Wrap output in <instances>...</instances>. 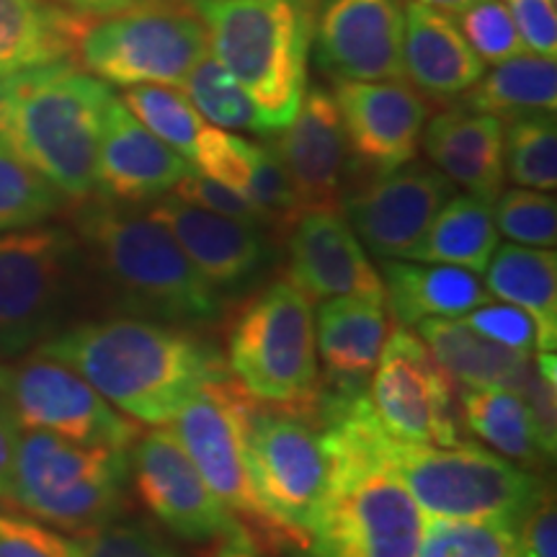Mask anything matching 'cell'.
<instances>
[{"mask_svg": "<svg viewBox=\"0 0 557 557\" xmlns=\"http://www.w3.org/2000/svg\"><path fill=\"white\" fill-rule=\"evenodd\" d=\"M329 487L310 529V557H418L426 517L387 459V431L361 389L320 406Z\"/></svg>", "mask_w": 557, "mask_h": 557, "instance_id": "cell-1", "label": "cell"}, {"mask_svg": "<svg viewBox=\"0 0 557 557\" xmlns=\"http://www.w3.org/2000/svg\"><path fill=\"white\" fill-rule=\"evenodd\" d=\"M81 374L103 400L145 426H165L227 364L189 331L145 318L88 320L34 348Z\"/></svg>", "mask_w": 557, "mask_h": 557, "instance_id": "cell-2", "label": "cell"}, {"mask_svg": "<svg viewBox=\"0 0 557 557\" xmlns=\"http://www.w3.org/2000/svg\"><path fill=\"white\" fill-rule=\"evenodd\" d=\"M109 83L73 60L0 78V145L47 178L65 199L96 191Z\"/></svg>", "mask_w": 557, "mask_h": 557, "instance_id": "cell-3", "label": "cell"}, {"mask_svg": "<svg viewBox=\"0 0 557 557\" xmlns=\"http://www.w3.org/2000/svg\"><path fill=\"white\" fill-rule=\"evenodd\" d=\"M75 222L122 308L169 325H201L222 315L214 284L148 212L99 197L86 199Z\"/></svg>", "mask_w": 557, "mask_h": 557, "instance_id": "cell-4", "label": "cell"}, {"mask_svg": "<svg viewBox=\"0 0 557 557\" xmlns=\"http://www.w3.org/2000/svg\"><path fill=\"white\" fill-rule=\"evenodd\" d=\"M201 21L209 52L238 78L271 135L295 116L308 88L320 0H178Z\"/></svg>", "mask_w": 557, "mask_h": 557, "instance_id": "cell-5", "label": "cell"}, {"mask_svg": "<svg viewBox=\"0 0 557 557\" xmlns=\"http://www.w3.org/2000/svg\"><path fill=\"white\" fill-rule=\"evenodd\" d=\"M127 449L88 447L50 431L18 434L9 504L65 532H88L122 513Z\"/></svg>", "mask_w": 557, "mask_h": 557, "instance_id": "cell-6", "label": "cell"}, {"mask_svg": "<svg viewBox=\"0 0 557 557\" xmlns=\"http://www.w3.org/2000/svg\"><path fill=\"white\" fill-rule=\"evenodd\" d=\"M227 369L248 395L271 406L323 398L312 299L289 278L246 299L227 325Z\"/></svg>", "mask_w": 557, "mask_h": 557, "instance_id": "cell-7", "label": "cell"}, {"mask_svg": "<svg viewBox=\"0 0 557 557\" xmlns=\"http://www.w3.org/2000/svg\"><path fill=\"white\" fill-rule=\"evenodd\" d=\"M385 449L426 519L513 527L549 485L540 472L468 442L429 447L387 436Z\"/></svg>", "mask_w": 557, "mask_h": 557, "instance_id": "cell-8", "label": "cell"}, {"mask_svg": "<svg viewBox=\"0 0 557 557\" xmlns=\"http://www.w3.org/2000/svg\"><path fill=\"white\" fill-rule=\"evenodd\" d=\"M320 398L310 406H271L253 400L248 413V472L261 504L292 545L308 549L320 500L329 487Z\"/></svg>", "mask_w": 557, "mask_h": 557, "instance_id": "cell-9", "label": "cell"}, {"mask_svg": "<svg viewBox=\"0 0 557 557\" xmlns=\"http://www.w3.org/2000/svg\"><path fill=\"white\" fill-rule=\"evenodd\" d=\"M253 400L225 367L181 406L171 431L209 491L253 534L256 545L267 549L295 547L261 504L248 472L246 429Z\"/></svg>", "mask_w": 557, "mask_h": 557, "instance_id": "cell-10", "label": "cell"}, {"mask_svg": "<svg viewBox=\"0 0 557 557\" xmlns=\"http://www.w3.org/2000/svg\"><path fill=\"white\" fill-rule=\"evenodd\" d=\"M209 54L201 21L178 0H143L86 24L75 58L111 86H176Z\"/></svg>", "mask_w": 557, "mask_h": 557, "instance_id": "cell-11", "label": "cell"}, {"mask_svg": "<svg viewBox=\"0 0 557 557\" xmlns=\"http://www.w3.org/2000/svg\"><path fill=\"white\" fill-rule=\"evenodd\" d=\"M0 413L18 431H50L88 447L129 449L143 434L75 369L37 351L0 364Z\"/></svg>", "mask_w": 557, "mask_h": 557, "instance_id": "cell-12", "label": "cell"}, {"mask_svg": "<svg viewBox=\"0 0 557 557\" xmlns=\"http://www.w3.org/2000/svg\"><path fill=\"white\" fill-rule=\"evenodd\" d=\"M75 253L62 227L0 230V354L21 357L60 331Z\"/></svg>", "mask_w": 557, "mask_h": 557, "instance_id": "cell-13", "label": "cell"}, {"mask_svg": "<svg viewBox=\"0 0 557 557\" xmlns=\"http://www.w3.org/2000/svg\"><path fill=\"white\" fill-rule=\"evenodd\" d=\"M369 400L382 426L398 442L429 447L462 444L455 382L436 364L418 333H410L406 325L395 323L382 346Z\"/></svg>", "mask_w": 557, "mask_h": 557, "instance_id": "cell-14", "label": "cell"}, {"mask_svg": "<svg viewBox=\"0 0 557 557\" xmlns=\"http://www.w3.org/2000/svg\"><path fill=\"white\" fill-rule=\"evenodd\" d=\"M451 197L455 184L442 171L408 160L389 171H369L344 191L341 212L367 253L385 261L410 259Z\"/></svg>", "mask_w": 557, "mask_h": 557, "instance_id": "cell-15", "label": "cell"}, {"mask_svg": "<svg viewBox=\"0 0 557 557\" xmlns=\"http://www.w3.org/2000/svg\"><path fill=\"white\" fill-rule=\"evenodd\" d=\"M129 449V480L139 504L181 540L212 542L240 524L209 491L171 426L139 434Z\"/></svg>", "mask_w": 557, "mask_h": 557, "instance_id": "cell-16", "label": "cell"}, {"mask_svg": "<svg viewBox=\"0 0 557 557\" xmlns=\"http://www.w3.org/2000/svg\"><path fill=\"white\" fill-rule=\"evenodd\" d=\"M403 0H320L312 58L331 81H403Z\"/></svg>", "mask_w": 557, "mask_h": 557, "instance_id": "cell-17", "label": "cell"}, {"mask_svg": "<svg viewBox=\"0 0 557 557\" xmlns=\"http://www.w3.org/2000/svg\"><path fill=\"white\" fill-rule=\"evenodd\" d=\"M333 99L354 165L389 171L416 160L429 103L403 81H333Z\"/></svg>", "mask_w": 557, "mask_h": 557, "instance_id": "cell-18", "label": "cell"}, {"mask_svg": "<svg viewBox=\"0 0 557 557\" xmlns=\"http://www.w3.org/2000/svg\"><path fill=\"white\" fill-rule=\"evenodd\" d=\"M271 137L269 148L287 171L302 212H341L348 145L333 90L308 83L292 122Z\"/></svg>", "mask_w": 557, "mask_h": 557, "instance_id": "cell-19", "label": "cell"}, {"mask_svg": "<svg viewBox=\"0 0 557 557\" xmlns=\"http://www.w3.org/2000/svg\"><path fill=\"white\" fill-rule=\"evenodd\" d=\"M289 282L310 299L367 297L385 302V284L344 212H302L287 235Z\"/></svg>", "mask_w": 557, "mask_h": 557, "instance_id": "cell-20", "label": "cell"}, {"mask_svg": "<svg viewBox=\"0 0 557 557\" xmlns=\"http://www.w3.org/2000/svg\"><path fill=\"white\" fill-rule=\"evenodd\" d=\"M189 171V160L152 135L111 96L96 158V191L101 199L132 207L148 205L171 194Z\"/></svg>", "mask_w": 557, "mask_h": 557, "instance_id": "cell-21", "label": "cell"}, {"mask_svg": "<svg viewBox=\"0 0 557 557\" xmlns=\"http://www.w3.org/2000/svg\"><path fill=\"white\" fill-rule=\"evenodd\" d=\"M148 214L169 230L214 287H233L267 259V235L253 222L207 212L173 194L152 201Z\"/></svg>", "mask_w": 557, "mask_h": 557, "instance_id": "cell-22", "label": "cell"}, {"mask_svg": "<svg viewBox=\"0 0 557 557\" xmlns=\"http://www.w3.org/2000/svg\"><path fill=\"white\" fill-rule=\"evenodd\" d=\"M403 73L418 94L449 101L483 78L485 62L449 13L410 0L403 26Z\"/></svg>", "mask_w": 557, "mask_h": 557, "instance_id": "cell-23", "label": "cell"}, {"mask_svg": "<svg viewBox=\"0 0 557 557\" xmlns=\"http://www.w3.org/2000/svg\"><path fill=\"white\" fill-rule=\"evenodd\" d=\"M421 139L431 165L455 186L485 201L504 191V120L457 103L436 114Z\"/></svg>", "mask_w": 557, "mask_h": 557, "instance_id": "cell-24", "label": "cell"}, {"mask_svg": "<svg viewBox=\"0 0 557 557\" xmlns=\"http://www.w3.org/2000/svg\"><path fill=\"white\" fill-rule=\"evenodd\" d=\"M387 336L389 315L377 299L331 297L315 312L318 357L341 393L364 387Z\"/></svg>", "mask_w": 557, "mask_h": 557, "instance_id": "cell-25", "label": "cell"}, {"mask_svg": "<svg viewBox=\"0 0 557 557\" xmlns=\"http://www.w3.org/2000/svg\"><path fill=\"white\" fill-rule=\"evenodd\" d=\"M382 284L400 325H418L426 318H462L491 302V292L478 274L449 263L389 259L382 263Z\"/></svg>", "mask_w": 557, "mask_h": 557, "instance_id": "cell-26", "label": "cell"}, {"mask_svg": "<svg viewBox=\"0 0 557 557\" xmlns=\"http://www.w3.org/2000/svg\"><path fill=\"white\" fill-rule=\"evenodd\" d=\"M88 21L54 0H0V78L73 60Z\"/></svg>", "mask_w": 557, "mask_h": 557, "instance_id": "cell-27", "label": "cell"}, {"mask_svg": "<svg viewBox=\"0 0 557 557\" xmlns=\"http://www.w3.org/2000/svg\"><path fill=\"white\" fill-rule=\"evenodd\" d=\"M436 364L462 387L513 389L532 354L511 351L480 336L457 318H426L416 325Z\"/></svg>", "mask_w": 557, "mask_h": 557, "instance_id": "cell-28", "label": "cell"}, {"mask_svg": "<svg viewBox=\"0 0 557 557\" xmlns=\"http://www.w3.org/2000/svg\"><path fill=\"white\" fill-rule=\"evenodd\" d=\"M487 292L500 302L517 305L534 318L540 351L557 344V256L555 248H532L506 243L493 250L485 267Z\"/></svg>", "mask_w": 557, "mask_h": 557, "instance_id": "cell-29", "label": "cell"}, {"mask_svg": "<svg viewBox=\"0 0 557 557\" xmlns=\"http://www.w3.org/2000/svg\"><path fill=\"white\" fill-rule=\"evenodd\" d=\"M457 400L468 429L485 444H491L500 457H508L511 462L524 465L534 472H540L555 457L532 410L511 389L462 387Z\"/></svg>", "mask_w": 557, "mask_h": 557, "instance_id": "cell-30", "label": "cell"}, {"mask_svg": "<svg viewBox=\"0 0 557 557\" xmlns=\"http://www.w3.org/2000/svg\"><path fill=\"white\" fill-rule=\"evenodd\" d=\"M498 227L493 220V201L472 194H455L438 209L429 233L418 243L410 259L449 263L483 274L493 250L498 248Z\"/></svg>", "mask_w": 557, "mask_h": 557, "instance_id": "cell-31", "label": "cell"}, {"mask_svg": "<svg viewBox=\"0 0 557 557\" xmlns=\"http://www.w3.org/2000/svg\"><path fill=\"white\" fill-rule=\"evenodd\" d=\"M459 103L472 111L493 114L498 120H513L521 114L557 109V65L555 58L524 52L498 62L491 73H483Z\"/></svg>", "mask_w": 557, "mask_h": 557, "instance_id": "cell-32", "label": "cell"}, {"mask_svg": "<svg viewBox=\"0 0 557 557\" xmlns=\"http://www.w3.org/2000/svg\"><path fill=\"white\" fill-rule=\"evenodd\" d=\"M181 90L194 103V109L199 111L201 120L212 122L214 127L271 137L248 90L212 52L186 75Z\"/></svg>", "mask_w": 557, "mask_h": 557, "instance_id": "cell-33", "label": "cell"}, {"mask_svg": "<svg viewBox=\"0 0 557 557\" xmlns=\"http://www.w3.org/2000/svg\"><path fill=\"white\" fill-rule=\"evenodd\" d=\"M504 169L517 186L555 191L557 186V124L555 114L534 111L504 124Z\"/></svg>", "mask_w": 557, "mask_h": 557, "instance_id": "cell-34", "label": "cell"}, {"mask_svg": "<svg viewBox=\"0 0 557 557\" xmlns=\"http://www.w3.org/2000/svg\"><path fill=\"white\" fill-rule=\"evenodd\" d=\"M120 101L129 109V114L139 124H145L152 135L163 139L181 158H194L197 137L207 124L201 120L199 111L194 109V103L186 99L184 90L176 86L148 83V86L127 88Z\"/></svg>", "mask_w": 557, "mask_h": 557, "instance_id": "cell-35", "label": "cell"}, {"mask_svg": "<svg viewBox=\"0 0 557 557\" xmlns=\"http://www.w3.org/2000/svg\"><path fill=\"white\" fill-rule=\"evenodd\" d=\"M65 197L0 145V230L32 227L52 218Z\"/></svg>", "mask_w": 557, "mask_h": 557, "instance_id": "cell-36", "label": "cell"}, {"mask_svg": "<svg viewBox=\"0 0 557 557\" xmlns=\"http://www.w3.org/2000/svg\"><path fill=\"white\" fill-rule=\"evenodd\" d=\"M418 557H513V527L426 519Z\"/></svg>", "mask_w": 557, "mask_h": 557, "instance_id": "cell-37", "label": "cell"}, {"mask_svg": "<svg viewBox=\"0 0 557 557\" xmlns=\"http://www.w3.org/2000/svg\"><path fill=\"white\" fill-rule=\"evenodd\" d=\"M493 220L498 233L511 243L532 248H555L557 243V201L553 191L517 189L500 191L493 201Z\"/></svg>", "mask_w": 557, "mask_h": 557, "instance_id": "cell-38", "label": "cell"}, {"mask_svg": "<svg viewBox=\"0 0 557 557\" xmlns=\"http://www.w3.org/2000/svg\"><path fill=\"white\" fill-rule=\"evenodd\" d=\"M459 32L485 65H498L529 52L504 0H480L457 16Z\"/></svg>", "mask_w": 557, "mask_h": 557, "instance_id": "cell-39", "label": "cell"}, {"mask_svg": "<svg viewBox=\"0 0 557 557\" xmlns=\"http://www.w3.org/2000/svg\"><path fill=\"white\" fill-rule=\"evenodd\" d=\"M75 557H184L148 521H109L75 534Z\"/></svg>", "mask_w": 557, "mask_h": 557, "instance_id": "cell-40", "label": "cell"}, {"mask_svg": "<svg viewBox=\"0 0 557 557\" xmlns=\"http://www.w3.org/2000/svg\"><path fill=\"white\" fill-rule=\"evenodd\" d=\"M472 331L485 336L493 344H500L511 351L532 354L540 351V331L534 318L527 310L508 302H485L459 318Z\"/></svg>", "mask_w": 557, "mask_h": 557, "instance_id": "cell-41", "label": "cell"}, {"mask_svg": "<svg viewBox=\"0 0 557 557\" xmlns=\"http://www.w3.org/2000/svg\"><path fill=\"white\" fill-rule=\"evenodd\" d=\"M0 557H75V547L37 519L0 513Z\"/></svg>", "mask_w": 557, "mask_h": 557, "instance_id": "cell-42", "label": "cell"}, {"mask_svg": "<svg viewBox=\"0 0 557 557\" xmlns=\"http://www.w3.org/2000/svg\"><path fill=\"white\" fill-rule=\"evenodd\" d=\"M171 194L173 197L189 201V205H194V207L207 209V212H218V214H225V218L246 220V222H253V225L263 227L256 207L250 205L243 194L233 191L230 186L220 184V181L205 176L201 171L191 169L184 178L178 181L176 186H173Z\"/></svg>", "mask_w": 557, "mask_h": 557, "instance_id": "cell-43", "label": "cell"}, {"mask_svg": "<svg viewBox=\"0 0 557 557\" xmlns=\"http://www.w3.org/2000/svg\"><path fill=\"white\" fill-rule=\"evenodd\" d=\"M513 557H557V506L553 485L513 524Z\"/></svg>", "mask_w": 557, "mask_h": 557, "instance_id": "cell-44", "label": "cell"}, {"mask_svg": "<svg viewBox=\"0 0 557 557\" xmlns=\"http://www.w3.org/2000/svg\"><path fill=\"white\" fill-rule=\"evenodd\" d=\"M527 50L555 58L557 54V0H504Z\"/></svg>", "mask_w": 557, "mask_h": 557, "instance_id": "cell-45", "label": "cell"}, {"mask_svg": "<svg viewBox=\"0 0 557 557\" xmlns=\"http://www.w3.org/2000/svg\"><path fill=\"white\" fill-rule=\"evenodd\" d=\"M18 426L0 413V500L9 504L13 468H16V447H18Z\"/></svg>", "mask_w": 557, "mask_h": 557, "instance_id": "cell-46", "label": "cell"}, {"mask_svg": "<svg viewBox=\"0 0 557 557\" xmlns=\"http://www.w3.org/2000/svg\"><path fill=\"white\" fill-rule=\"evenodd\" d=\"M205 557H261V549L246 527L235 524L222 537L212 540V547Z\"/></svg>", "mask_w": 557, "mask_h": 557, "instance_id": "cell-47", "label": "cell"}, {"mask_svg": "<svg viewBox=\"0 0 557 557\" xmlns=\"http://www.w3.org/2000/svg\"><path fill=\"white\" fill-rule=\"evenodd\" d=\"M54 3L67 9L70 13L83 18H101L111 16V13L127 11L132 5L143 3V0H54Z\"/></svg>", "mask_w": 557, "mask_h": 557, "instance_id": "cell-48", "label": "cell"}, {"mask_svg": "<svg viewBox=\"0 0 557 557\" xmlns=\"http://www.w3.org/2000/svg\"><path fill=\"white\" fill-rule=\"evenodd\" d=\"M418 3H426V5H431V9L449 13V16H459V13L468 11L470 5L480 3V0H418Z\"/></svg>", "mask_w": 557, "mask_h": 557, "instance_id": "cell-49", "label": "cell"}]
</instances>
